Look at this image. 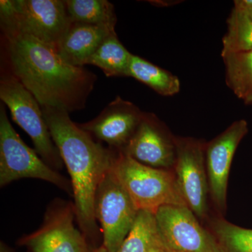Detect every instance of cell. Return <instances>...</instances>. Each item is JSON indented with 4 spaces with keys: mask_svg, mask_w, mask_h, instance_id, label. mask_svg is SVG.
I'll return each instance as SVG.
<instances>
[{
    "mask_svg": "<svg viewBox=\"0 0 252 252\" xmlns=\"http://www.w3.org/2000/svg\"><path fill=\"white\" fill-rule=\"evenodd\" d=\"M9 69L41 107L70 113L85 108L97 77L73 67L57 51L7 23H0Z\"/></svg>",
    "mask_w": 252,
    "mask_h": 252,
    "instance_id": "cell-1",
    "label": "cell"
},
{
    "mask_svg": "<svg viewBox=\"0 0 252 252\" xmlns=\"http://www.w3.org/2000/svg\"><path fill=\"white\" fill-rule=\"evenodd\" d=\"M41 107L53 140L70 176L79 229L86 239L99 238L102 231L94 217L96 190L120 152L94 140L72 122L69 112L54 107Z\"/></svg>",
    "mask_w": 252,
    "mask_h": 252,
    "instance_id": "cell-2",
    "label": "cell"
},
{
    "mask_svg": "<svg viewBox=\"0 0 252 252\" xmlns=\"http://www.w3.org/2000/svg\"><path fill=\"white\" fill-rule=\"evenodd\" d=\"M111 171L119 181L138 210L156 213L166 205L187 206L170 170L141 164L123 153L113 161Z\"/></svg>",
    "mask_w": 252,
    "mask_h": 252,
    "instance_id": "cell-3",
    "label": "cell"
},
{
    "mask_svg": "<svg viewBox=\"0 0 252 252\" xmlns=\"http://www.w3.org/2000/svg\"><path fill=\"white\" fill-rule=\"evenodd\" d=\"M0 99L6 105L11 118L30 136L36 153L56 171L63 170L64 162L55 144L40 104L11 71L1 69Z\"/></svg>",
    "mask_w": 252,
    "mask_h": 252,
    "instance_id": "cell-4",
    "label": "cell"
},
{
    "mask_svg": "<svg viewBox=\"0 0 252 252\" xmlns=\"http://www.w3.org/2000/svg\"><path fill=\"white\" fill-rule=\"evenodd\" d=\"M49 182L73 197L72 182L51 168L30 148L9 122L4 104H0V187L21 179Z\"/></svg>",
    "mask_w": 252,
    "mask_h": 252,
    "instance_id": "cell-5",
    "label": "cell"
},
{
    "mask_svg": "<svg viewBox=\"0 0 252 252\" xmlns=\"http://www.w3.org/2000/svg\"><path fill=\"white\" fill-rule=\"evenodd\" d=\"M0 23L11 25L56 51L72 23L65 0H1Z\"/></svg>",
    "mask_w": 252,
    "mask_h": 252,
    "instance_id": "cell-6",
    "label": "cell"
},
{
    "mask_svg": "<svg viewBox=\"0 0 252 252\" xmlns=\"http://www.w3.org/2000/svg\"><path fill=\"white\" fill-rule=\"evenodd\" d=\"M94 210L101 225L102 245L110 252H119L139 210L111 170L96 190Z\"/></svg>",
    "mask_w": 252,
    "mask_h": 252,
    "instance_id": "cell-7",
    "label": "cell"
},
{
    "mask_svg": "<svg viewBox=\"0 0 252 252\" xmlns=\"http://www.w3.org/2000/svg\"><path fill=\"white\" fill-rule=\"evenodd\" d=\"M76 212L72 201L56 198L47 206L42 224L19 244L31 252H89L87 239L74 225Z\"/></svg>",
    "mask_w": 252,
    "mask_h": 252,
    "instance_id": "cell-8",
    "label": "cell"
},
{
    "mask_svg": "<svg viewBox=\"0 0 252 252\" xmlns=\"http://www.w3.org/2000/svg\"><path fill=\"white\" fill-rule=\"evenodd\" d=\"M162 241L170 252H223L213 233L199 223L187 206L166 205L155 213Z\"/></svg>",
    "mask_w": 252,
    "mask_h": 252,
    "instance_id": "cell-9",
    "label": "cell"
},
{
    "mask_svg": "<svg viewBox=\"0 0 252 252\" xmlns=\"http://www.w3.org/2000/svg\"><path fill=\"white\" fill-rule=\"evenodd\" d=\"M176 181L187 206L195 216L203 218L207 212L210 192L205 146L191 138L176 139Z\"/></svg>",
    "mask_w": 252,
    "mask_h": 252,
    "instance_id": "cell-10",
    "label": "cell"
},
{
    "mask_svg": "<svg viewBox=\"0 0 252 252\" xmlns=\"http://www.w3.org/2000/svg\"><path fill=\"white\" fill-rule=\"evenodd\" d=\"M143 114L135 104L117 96L97 117L79 126L94 140L122 153L135 135Z\"/></svg>",
    "mask_w": 252,
    "mask_h": 252,
    "instance_id": "cell-11",
    "label": "cell"
},
{
    "mask_svg": "<svg viewBox=\"0 0 252 252\" xmlns=\"http://www.w3.org/2000/svg\"><path fill=\"white\" fill-rule=\"evenodd\" d=\"M122 153L147 166L170 170L176 161V139L156 114L144 112L138 128Z\"/></svg>",
    "mask_w": 252,
    "mask_h": 252,
    "instance_id": "cell-12",
    "label": "cell"
},
{
    "mask_svg": "<svg viewBox=\"0 0 252 252\" xmlns=\"http://www.w3.org/2000/svg\"><path fill=\"white\" fill-rule=\"evenodd\" d=\"M248 130L246 120L236 121L205 146V163L210 193L220 209L225 206L228 177L233 157Z\"/></svg>",
    "mask_w": 252,
    "mask_h": 252,
    "instance_id": "cell-13",
    "label": "cell"
},
{
    "mask_svg": "<svg viewBox=\"0 0 252 252\" xmlns=\"http://www.w3.org/2000/svg\"><path fill=\"white\" fill-rule=\"evenodd\" d=\"M115 33V29L104 26L72 23L58 47V54L69 65L84 67L102 41Z\"/></svg>",
    "mask_w": 252,
    "mask_h": 252,
    "instance_id": "cell-14",
    "label": "cell"
},
{
    "mask_svg": "<svg viewBox=\"0 0 252 252\" xmlns=\"http://www.w3.org/2000/svg\"><path fill=\"white\" fill-rule=\"evenodd\" d=\"M160 248L165 246L155 213L139 210L128 235L118 252H152Z\"/></svg>",
    "mask_w": 252,
    "mask_h": 252,
    "instance_id": "cell-15",
    "label": "cell"
},
{
    "mask_svg": "<svg viewBox=\"0 0 252 252\" xmlns=\"http://www.w3.org/2000/svg\"><path fill=\"white\" fill-rule=\"evenodd\" d=\"M127 77H132L162 96H173L180 91L177 76L140 56L132 54Z\"/></svg>",
    "mask_w": 252,
    "mask_h": 252,
    "instance_id": "cell-16",
    "label": "cell"
},
{
    "mask_svg": "<svg viewBox=\"0 0 252 252\" xmlns=\"http://www.w3.org/2000/svg\"><path fill=\"white\" fill-rule=\"evenodd\" d=\"M132 56L115 33L102 41L87 64L99 67L107 77H127Z\"/></svg>",
    "mask_w": 252,
    "mask_h": 252,
    "instance_id": "cell-17",
    "label": "cell"
},
{
    "mask_svg": "<svg viewBox=\"0 0 252 252\" xmlns=\"http://www.w3.org/2000/svg\"><path fill=\"white\" fill-rule=\"evenodd\" d=\"M65 4L72 23L115 29V8L107 0H65Z\"/></svg>",
    "mask_w": 252,
    "mask_h": 252,
    "instance_id": "cell-18",
    "label": "cell"
},
{
    "mask_svg": "<svg viewBox=\"0 0 252 252\" xmlns=\"http://www.w3.org/2000/svg\"><path fill=\"white\" fill-rule=\"evenodd\" d=\"M225 67V82L238 98L252 94V51L221 55Z\"/></svg>",
    "mask_w": 252,
    "mask_h": 252,
    "instance_id": "cell-19",
    "label": "cell"
},
{
    "mask_svg": "<svg viewBox=\"0 0 252 252\" xmlns=\"http://www.w3.org/2000/svg\"><path fill=\"white\" fill-rule=\"evenodd\" d=\"M221 55L252 51V16L233 8L227 19Z\"/></svg>",
    "mask_w": 252,
    "mask_h": 252,
    "instance_id": "cell-20",
    "label": "cell"
},
{
    "mask_svg": "<svg viewBox=\"0 0 252 252\" xmlns=\"http://www.w3.org/2000/svg\"><path fill=\"white\" fill-rule=\"evenodd\" d=\"M212 233L223 252H252V229L233 224L224 220H215Z\"/></svg>",
    "mask_w": 252,
    "mask_h": 252,
    "instance_id": "cell-21",
    "label": "cell"
},
{
    "mask_svg": "<svg viewBox=\"0 0 252 252\" xmlns=\"http://www.w3.org/2000/svg\"><path fill=\"white\" fill-rule=\"evenodd\" d=\"M233 8L239 10V11L251 14L252 12V0H235Z\"/></svg>",
    "mask_w": 252,
    "mask_h": 252,
    "instance_id": "cell-22",
    "label": "cell"
},
{
    "mask_svg": "<svg viewBox=\"0 0 252 252\" xmlns=\"http://www.w3.org/2000/svg\"><path fill=\"white\" fill-rule=\"evenodd\" d=\"M89 252H110L108 251V250H107L103 245H102V246L99 247V248H96L93 249L92 250H91V251H89Z\"/></svg>",
    "mask_w": 252,
    "mask_h": 252,
    "instance_id": "cell-23",
    "label": "cell"
},
{
    "mask_svg": "<svg viewBox=\"0 0 252 252\" xmlns=\"http://www.w3.org/2000/svg\"><path fill=\"white\" fill-rule=\"evenodd\" d=\"M152 252H170L165 248H158L157 250H154Z\"/></svg>",
    "mask_w": 252,
    "mask_h": 252,
    "instance_id": "cell-24",
    "label": "cell"
},
{
    "mask_svg": "<svg viewBox=\"0 0 252 252\" xmlns=\"http://www.w3.org/2000/svg\"><path fill=\"white\" fill-rule=\"evenodd\" d=\"M244 102L246 104H252V94L251 96H250L248 99H245Z\"/></svg>",
    "mask_w": 252,
    "mask_h": 252,
    "instance_id": "cell-25",
    "label": "cell"
},
{
    "mask_svg": "<svg viewBox=\"0 0 252 252\" xmlns=\"http://www.w3.org/2000/svg\"><path fill=\"white\" fill-rule=\"evenodd\" d=\"M250 15H251V16H252V12L251 13V14H250Z\"/></svg>",
    "mask_w": 252,
    "mask_h": 252,
    "instance_id": "cell-26",
    "label": "cell"
}]
</instances>
